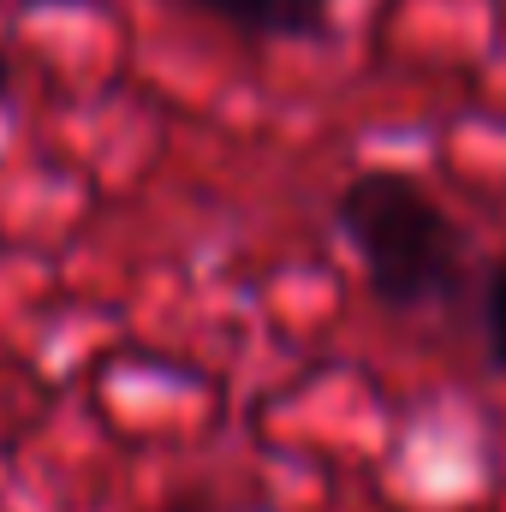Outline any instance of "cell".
I'll return each instance as SVG.
<instances>
[{
	"label": "cell",
	"mask_w": 506,
	"mask_h": 512,
	"mask_svg": "<svg viewBox=\"0 0 506 512\" xmlns=\"http://www.w3.org/2000/svg\"><path fill=\"white\" fill-rule=\"evenodd\" d=\"M334 227L352 245L370 292L387 310L417 316L459 298L471 274V233L441 209V197L399 167H364L334 197Z\"/></svg>",
	"instance_id": "6da1fadb"
},
{
	"label": "cell",
	"mask_w": 506,
	"mask_h": 512,
	"mask_svg": "<svg viewBox=\"0 0 506 512\" xmlns=\"http://www.w3.org/2000/svg\"><path fill=\"white\" fill-rule=\"evenodd\" d=\"M477 322H483V352L506 376V256L483 274V298H477Z\"/></svg>",
	"instance_id": "3957f363"
},
{
	"label": "cell",
	"mask_w": 506,
	"mask_h": 512,
	"mask_svg": "<svg viewBox=\"0 0 506 512\" xmlns=\"http://www.w3.org/2000/svg\"><path fill=\"white\" fill-rule=\"evenodd\" d=\"M12 90H18V84H12V60H6V48H0V108L12 102Z\"/></svg>",
	"instance_id": "277c9868"
},
{
	"label": "cell",
	"mask_w": 506,
	"mask_h": 512,
	"mask_svg": "<svg viewBox=\"0 0 506 512\" xmlns=\"http://www.w3.org/2000/svg\"><path fill=\"white\" fill-rule=\"evenodd\" d=\"M161 512H215V507H203V501H173V507H161Z\"/></svg>",
	"instance_id": "5b68a950"
},
{
	"label": "cell",
	"mask_w": 506,
	"mask_h": 512,
	"mask_svg": "<svg viewBox=\"0 0 506 512\" xmlns=\"http://www.w3.org/2000/svg\"><path fill=\"white\" fill-rule=\"evenodd\" d=\"M185 6L251 42H322L334 12V0H185Z\"/></svg>",
	"instance_id": "7a4b0ae2"
}]
</instances>
